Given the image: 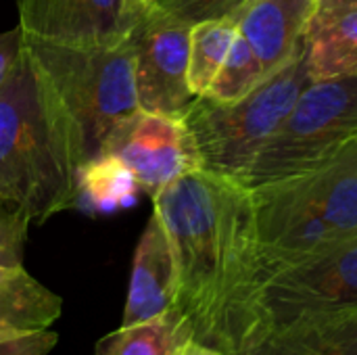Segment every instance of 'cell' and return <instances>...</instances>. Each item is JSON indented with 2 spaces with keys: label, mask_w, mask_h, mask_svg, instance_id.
I'll return each instance as SVG.
<instances>
[{
  "label": "cell",
  "mask_w": 357,
  "mask_h": 355,
  "mask_svg": "<svg viewBox=\"0 0 357 355\" xmlns=\"http://www.w3.org/2000/svg\"><path fill=\"white\" fill-rule=\"evenodd\" d=\"M176 355H226L224 352H220V349H215V347H211V345H207V343H201V341H197V339H186L180 347H178V352Z\"/></svg>",
  "instance_id": "d4e9b609"
},
{
  "label": "cell",
  "mask_w": 357,
  "mask_h": 355,
  "mask_svg": "<svg viewBox=\"0 0 357 355\" xmlns=\"http://www.w3.org/2000/svg\"><path fill=\"white\" fill-rule=\"evenodd\" d=\"M357 142V73L312 82L259 153L247 188L318 169Z\"/></svg>",
  "instance_id": "8992f818"
},
{
  "label": "cell",
  "mask_w": 357,
  "mask_h": 355,
  "mask_svg": "<svg viewBox=\"0 0 357 355\" xmlns=\"http://www.w3.org/2000/svg\"><path fill=\"white\" fill-rule=\"evenodd\" d=\"M176 259L165 228L153 211L134 251L121 326L140 324L176 310Z\"/></svg>",
  "instance_id": "7c38bea8"
},
{
  "label": "cell",
  "mask_w": 357,
  "mask_h": 355,
  "mask_svg": "<svg viewBox=\"0 0 357 355\" xmlns=\"http://www.w3.org/2000/svg\"><path fill=\"white\" fill-rule=\"evenodd\" d=\"M249 0H155L153 8L167 15L169 19L195 25L209 19H232Z\"/></svg>",
  "instance_id": "ffe728a7"
},
{
  "label": "cell",
  "mask_w": 357,
  "mask_h": 355,
  "mask_svg": "<svg viewBox=\"0 0 357 355\" xmlns=\"http://www.w3.org/2000/svg\"><path fill=\"white\" fill-rule=\"evenodd\" d=\"M79 169L71 126L23 46L0 86V203L44 224L79 203Z\"/></svg>",
  "instance_id": "7a4b0ae2"
},
{
  "label": "cell",
  "mask_w": 357,
  "mask_h": 355,
  "mask_svg": "<svg viewBox=\"0 0 357 355\" xmlns=\"http://www.w3.org/2000/svg\"><path fill=\"white\" fill-rule=\"evenodd\" d=\"M266 77L268 73L264 71L257 54L251 50L247 40L236 33L220 71L203 96H209L218 103H236L253 92Z\"/></svg>",
  "instance_id": "d6986e66"
},
{
  "label": "cell",
  "mask_w": 357,
  "mask_h": 355,
  "mask_svg": "<svg viewBox=\"0 0 357 355\" xmlns=\"http://www.w3.org/2000/svg\"><path fill=\"white\" fill-rule=\"evenodd\" d=\"M142 2H146V4H151V2H155V0H142Z\"/></svg>",
  "instance_id": "484cf974"
},
{
  "label": "cell",
  "mask_w": 357,
  "mask_h": 355,
  "mask_svg": "<svg viewBox=\"0 0 357 355\" xmlns=\"http://www.w3.org/2000/svg\"><path fill=\"white\" fill-rule=\"evenodd\" d=\"M357 10V0H316L314 4V15L307 27V40L318 33L324 25H328L331 21L354 13Z\"/></svg>",
  "instance_id": "603a6c76"
},
{
  "label": "cell",
  "mask_w": 357,
  "mask_h": 355,
  "mask_svg": "<svg viewBox=\"0 0 357 355\" xmlns=\"http://www.w3.org/2000/svg\"><path fill=\"white\" fill-rule=\"evenodd\" d=\"M312 82L305 44L293 61L236 103L195 96L182 121L195 140L201 169L245 186L270 136Z\"/></svg>",
  "instance_id": "5b68a950"
},
{
  "label": "cell",
  "mask_w": 357,
  "mask_h": 355,
  "mask_svg": "<svg viewBox=\"0 0 357 355\" xmlns=\"http://www.w3.org/2000/svg\"><path fill=\"white\" fill-rule=\"evenodd\" d=\"M102 153L117 157L151 199L178 178L201 169L195 140L182 117L142 109L115 128Z\"/></svg>",
  "instance_id": "9c48e42d"
},
{
  "label": "cell",
  "mask_w": 357,
  "mask_h": 355,
  "mask_svg": "<svg viewBox=\"0 0 357 355\" xmlns=\"http://www.w3.org/2000/svg\"><path fill=\"white\" fill-rule=\"evenodd\" d=\"M178 272L176 312L192 339L245 355L266 282L253 195L247 186L190 172L153 197Z\"/></svg>",
  "instance_id": "6da1fadb"
},
{
  "label": "cell",
  "mask_w": 357,
  "mask_h": 355,
  "mask_svg": "<svg viewBox=\"0 0 357 355\" xmlns=\"http://www.w3.org/2000/svg\"><path fill=\"white\" fill-rule=\"evenodd\" d=\"M251 195L268 280L357 236V142L318 169Z\"/></svg>",
  "instance_id": "3957f363"
},
{
  "label": "cell",
  "mask_w": 357,
  "mask_h": 355,
  "mask_svg": "<svg viewBox=\"0 0 357 355\" xmlns=\"http://www.w3.org/2000/svg\"><path fill=\"white\" fill-rule=\"evenodd\" d=\"M190 337L184 318L172 310L140 324L119 326V331L98 343L94 355H176Z\"/></svg>",
  "instance_id": "9a60e30c"
},
{
  "label": "cell",
  "mask_w": 357,
  "mask_h": 355,
  "mask_svg": "<svg viewBox=\"0 0 357 355\" xmlns=\"http://www.w3.org/2000/svg\"><path fill=\"white\" fill-rule=\"evenodd\" d=\"M29 222L0 203V276L23 268V247Z\"/></svg>",
  "instance_id": "44dd1931"
},
{
  "label": "cell",
  "mask_w": 357,
  "mask_h": 355,
  "mask_svg": "<svg viewBox=\"0 0 357 355\" xmlns=\"http://www.w3.org/2000/svg\"><path fill=\"white\" fill-rule=\"evenodd\" d=\"M316 0H249L232 19L270 75L307 44Z\"/></svg>",
  "instance_id": "8fae6325"
},
{
  "label": "cell",
  "mask_w": 357,
  "mask_h": 355,
  "mask_svg": "<svg viewBox=\"0 0 357 355\" xmlns=\"http://www.w3.org/2000/svg\"><path fill=\"white\" fill-rule=\"evenodd\" d=\"M25 48L71 126L84 167L138 111L132 36L115 46H65L25 36Z\"/></svg>",
  "instance_id": "277c9868"
},
{
  "label": "cell",
  "mask_w": 357,
  "mask_h": 355,
  "mask_svg": "<svg viewBox=\"0 0 357 355\" xmlns=\"http://www.w3.org/2000/svg\"><path fill=\"white\" fill-rule=\"evenodd\" d=\"M247 355H357V312L272 331Z\"/></svg>",
  "instance_id": "4fadbf2b"
},
{
  "label": "cell",
  "mask_w": 357,
  "mask_h": 355,
  "mask_svg": "<svg viewBox=\"0 0 357 355\" xmlns=\"http://www.w3.org/2000/svg\"><path fill=\"white\" fill-rule=\"evenodd\" d=\"M149 4L142 0H17L27 38L65 46H115L126 42Z\"/></svg>",
  "instance_id": "30bf717a"
},
{
  "label": "cell",
  "mask_w": 357,
  "mask_h": 355,
  "mask_svg": "<svg viewBox=\"0 0 357 355\" xmlns=\"http://www.w3.org/2000/svg\"><path fill=\"white\" fill-rule=\"evenodd\" d=\"M188 40L190 25L169 19L149 4L132 31L138 109L182 117L195 98L188 86Z\"/></svg>",
  "instance_id": "ba28073f"
},
{
  "label": "cell",
  "mask_w": 357,
  "mask_h": 355,
  "mask_svg": "<svg viewBox=\"0 0 357 355\" xmlns=\"http://www.w3.org/2000/svg\"><path fill=\"white\" fill-rule=\"evenodd\" d=\"M138 190L130 169L109 153H100L79 169V201L96 211L130 207Z\"/></svg>",
  "instance_id": "e0dca14e"
},
{
  "label": "cell",
  "mask_w": 357,
  "mask_h": 355,
  "mask_svg": "<svg viewBox=\"0 0 357 355\" xmlns=\"http://www.w3.org/2000/svg\"><path fill=\"white\" fill-rule=\"evenodd\" d=\"M307 65L314 82L357 73V10L347 13L307 40Z\"/></svg>",
  "instance_id": "2e32d148"
},
{
  "label": "cell",
  "mask_w": 357,
  "mask_h": 355,
  "mask_svg": "<svg viewBox=\"0 0 357 355\" xmlns=\"http://www.w3.org/2000/svg\"><path fill=\"white\" fill-rule=\"evenodd\" d=\"M238 29L234 19H209L190 27L188 40V86L203 96L220 71Z\"/></svg>",
  "instance_id": "ac0fdd59"
},
{
  "label": "cell",
  "mask_w": 357,
  "mask_h": 355,
  "mask_svg": "<svg viewBox=\"0 0 357 355\" xmlns=\"http://www.w3.org/2000/svg\"><path fill=\"white\" fill-rule=\"evenodd\" d=\"M59 341V335L50 328L36 331L0 341V355H48Z\"/></svg>",
  "instance_id": "7402d4cb"
},
{
  "label": "cell",
  "mask_w": 357,
  "mask_h": 355,
  "mask_svg": "<svg viewBox=\"0 0 357 355\" xmlns=\"http://www.w3.org/2000/svg\"><path fill=\"white\" fill-rule=\"evenodd\" d=\"M23 46H25V36H23V29L19 25L0 33V86L10 75Z\"/></svg>",
  "instance_id": "cb8c5ba5"
},
{
  "label": "cell",
  "mask_w": 357,
  "mask_h": 355,
  "mask_svg": "<svg viewBox=\"0 0 357 355\" xmlns=\"http://www.w3.org/2000/svg\"><path fill=\"white\" fill-rule=\"evenodd\" d=\"M63 312V299L25 268L0 276V341L46 331Z\"/></svg>",
  "instance_id": "5bb4252c"
},
{
  "label": "cell",
  "mask_w": 357,
  "mask_h": 355,
  "mask_svg": "<svg viewBox=\"0 0 357 355\" xmlns=\"http://www.w3.org/2000/svg\"><path fill=\"white\" fill-rule=\"evenodd\" d=\"M349 312H357V236L268 276L247 352L272 331Z\"/></svg>",
  "instance_id": "52a82bcc"
}]
</instances>
